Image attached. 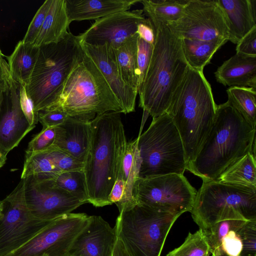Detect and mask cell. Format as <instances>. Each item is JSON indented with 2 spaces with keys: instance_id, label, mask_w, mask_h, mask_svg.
Segmentation results:
<instances>
[{
  "instance_id": "6da1fadb",
  "label": "cell",
  "mask_w": 256,
  "mask_h": 256,
  "mask_svg": "<svg viewBox=\"0 0 256 256\" xmlns=\"http://www.w3.org/2000/svg\"><path fill=\"white\" fill-rule=\"evenodd\" d=\"M120 112H108L90 120V140L84 163L88 202L110 205L108 197L117 179L127 141Z\"/></svg>"
},
{
  "instance_id": "7a4b0ae2",
  "label": "cell",
  "mask_w": 256,
  "mask_h": 256,
  "mask_svg": "<svg viewBox=\"0 0 256 256\" xmlns=\"http://www.w3.org/2000/svg\"><path fill=\"white\" fill-rule=\"evenodd\" d=\"M256 128L228 102L217 105L211 130L186 170L203 180H215L248 152L255 153Z\"/></svg>"
},
{
  "instance_id": "3957f363",
  "label": "cell",
  "mask_w": 256,
  "mask_h": 256,
  "mask_svg": "<svg viewBox=\"0 0 256 256\" xmlns=\"http://www.w3.org/2000/svg\"><path fill=\"white\" fill-rule=\"evenodd\" d=\"M216 106L203 72L189 66L166 111L181 137L186 165L194 159L208 136Z\"/></svg>"
},
{
  "instance_id": "277c9868",
  "label": "cell",
  "mask_w": 256,
  "mask_h": 256,
  "mask_svg": "<svg viewBox=\"0 0 256 256\" xmlns=\"http://www.w3.org/2000/svg\"><path fill=\"white\" fill-rule=\"evenodd\" d=\"M156 41L144 82L138 90L139 106L156 118L166 112L172 95L189 67L184 58L182 39L166 24H153Z\"/></svg>"
},
{
  "instance_id": "5b68a950",
  "label": "cell",
  "mask_w": 256,
  "mask_h": 256,
  "mask_svg": "<svg viewBox=\"0 0 256 256\" xmlns=\"http://www.w3.org/2000/svg\"><path fill=\"white\" fill-rule=\"evenodd\" d=\"M51 108L88 121L108 112H124L104 76L84 50L56 101L48 109Z\"/></svg>"
},
{
  "instance_id": "8992f818",
  "label": "cell",
  "mask_w": 256,
  "mask_h": 256,
  "mask_svg": "<svg viewBox=\"0 0 256 256\" xmlns=\"http://www.w3.org/2000/svg\"><path fill=\"white\" fill-rule=\"evenodd\" d=\"M82 52L78 36L71 32L58 43L40 47L34 68L26 86L36 112L48 109L56 102Z\"/></svg>"
},
{
  "instance_id": "52a82bcc",
  "label": "cell",
  "mask_w": 256,
  "mask_h": 256,
  "mask_svg": "<svg viewBox=\"0 0 256 256\" xmlns=\"http://www.w3.org/2000/svg\"><path fill=\"white\" fill-rule=\"evenodd\" d=\"M190 212L202 230L224 220H256V187L203 180Z\"/></svg>"
},
{
  "instance_id": "ba28073f",
  "label": "cell",
  "mask_w": 256,
  "mask_h": 256,
  "mask_svg": "<svg viewBox=\"0 0 256 256\" xmlns=\"http://www.w3.org/2000/svg\"><path fill=\"white\" fill-rule=\"evenodd\" d=\"M181 215L136 204L120 212L114 228L116 238L130 256H160L168 234Z\"/></svg>"
},
{
  "instance_id": "9c48e42d",
  "label": "cell",
  "mask_w": 256,
  "mask_h": 256,
  "mask_svg": "<svg viewBox=\"0 0 256 256\" xmlns=\"http://www.w3.org/2000/svg\"><path fill=\"white\" fill-rule=\"evenodd\" d=\"M140 158L139 178L184 174L185 152L181 137L166 112L152 118L148 128L138 137Z\"/></svg>"
},
{
  "instance_id": "30bf717a",
  "label": "cell",
  "mask_w": 256,
  "mask_h": 256,
  "mask_svg": "<svg viewBox=\"0 0 256 256\" xmlns=\"http://www.w3.org/2000/svg\"><path fill=\"white\" fill-rule=\"evenodd\" d=\"M197 190L184 174L138 178L133 194L136 204L174 214L190 212Z\"/></svg>"
},
{
  "instance_id": "8fae6325",
  "label": "cell",
  "mask_w": 256,
  "mask_h": 256,
  "mask_svg": "<svg viewBox=\"0 0 256 256\" xmlns=\"http://www.w3.org/2000/svg\"><path fill=\"white\" fill-rule=\"evenodd\" d=\"M51 222L38 220L31 214L21 179L0 201V256H6L22 247Z\"/></svg>"
},
{
  "instance_id": "7c38bea8",
  "label": "cell",
  "mask_w": 256,
  "mask_h": 256,
  "mask_svg": "<svg viewBox=\"0 0 256 256\" xmlns=\"http://www.w3.org/2000/svg\"><path fill=\"white\" fill-rule=\"evenodd\" d=\"M167 26L180 39L228 41L229 30L216 0H188L178 20Z\"/></svg>"
},
{
  "instance_id": "4fadbf2b",
  "label": "cell",
  "mask_w": 256,
  "mask_h": 256,
  "mask_svg": "<svg viewBox=\"0 0 256 256\" xmlns=\"http://www.w3.org/2000/svg\"><path fill=\"white\" fill-rule=\"evenodd\" d=\"M22 180L26 206L38 220H54L88 202L58 187L53 178L34 175Z\"/></svg>"
},
{
  "instance_id": "5bb4252c",
  "label": "cell",
  "mask_w": 256,
  "mask_h": 256,
  "mask_svg": "<svg viewBox=\"0 0 256 256\" xmlns=\"http://www.w3.org/2000/svg\"><path fill=\"white\" fill-rule=\"evenodd\" d=\"M88 218L84 213L62 216L6 256H68L74 240L88 224Z\"/></svg>"
},
{
  "instance_id": "9a60e30c",
  "label": "cell",
  "mask_w": 256,
  "mask_h": 256,
  "mask_svg": "<svg viewBox=\"0 0 256 256\" xmlns=\"http://www.w3.org/2000/svg\"><path fill=\"white\" fill-rule=\"evenodd\" d=\"M0 62L4 98L0 112V150L8 155L34 128L29 124L21 110L19 84L12 78L8 62L2 58Z\"/></svg>"
},
{
  "instance_id": "2e32d148",
  "label": "cell",
  "mask_w": 256,
  "mask_h": 256,
  "mask_svg": "<svg viewBox=\"0 0 256 256\" xmlns=\"http://www.w3.org/2000/svg\"><path fill=\"white\" fill-rule=\"evenodd\" d=\"M145 18L142 10L116 12L96 20L77 36L80 43L96 46L107 44L116 49L136 34L138 24Z\"/></svg>"
},
{
  "instance_id": "e0dca14e",
  "label": "cell",
  "mask_w": 256,
  "mask_h": 256,
  "mask_svg": "<svg viewBox=\"0 0 256 256\" xmlns=\"http://www.w3.org/2000/svg\"><path fill=\"white\" fill-rule=\"evenodd\" d=\"M80 44L84 51L94 62L104 76L122 106L124 114L134 112L138 91L128 86L122 80L115 49L107 44L98 46L84 42Z\"/></svg>"
},
{
  "instance_id": "ac0fdd59",
  "label": "cell",
  "mask_w": 256,
  "mask_h": 256,
  "mask_svg": "<svg viewBox=\"0 0 256 256\" xmlns=\"http://www.w3.org/2000/svg\"><path fill=\"white\" fill-rule=\"evenodd\" d=\"M116 236L114 228L100 216H89L86 226L77 236L69 254L84 256H111Z\"/></svg>"
},
{
  "instance_id": "d6986e66",
  "label": "cell",
  "mask_w": 256,
  "mask_h": 256,
  "mask_svg": "<svg viewBox=\"0 0 256 256\" xmlns=\"http://www.w3.org/2000/svg\"><path fill=\"white\" fill-rule=\"evenodd\" d=\"M54 146L84 162L90 140V121L68 116L55 126Z\"/></svg>"
},
{
  "instance_id": "ffe728a7",
  "label": "cell",
  "mask_w": 256,
  "mask_h": 256,
  "mask_svg": "<svg viewBox=\"0 0 256 256\" xmlns=\"http://www.w3.org/2000/svg\"><path fill=\"white\" fill-rule=\"evenodd\" d=\"M229 30L228 41L237 43L256 26V0H216Z\"/></svg>"
},
{
  "instance_id": "44dd1931",
  "label": "cell",
  "mask_w": 256,
  "mask_h": 256,
  "mask_svg": "<svg viewBox=\"0 0 256 256\" xmlns=\"http://www.w3.org/2000/svg\"><path fill=\"white\" fill-rule=\"evenodd\" d=\"M68 17L73 21L96 20L106 16L128 10L140 0H65Z\"/></svg>"
},
{
  "instance_id": "7402d4cb",
  "label": "cell",
  "mask_w": 256,
  "mask_h": 256,
  "mask_svg": "<svg viewBox=\"0 0 256 256\" xmlns=\"http://www.w3.org/2000/svg\"><path fill=\"white\" fill-rule=\"evenodd\" d=\"M216 80L225 86L256 88V56L236 53L214 72Z\"/></svg>"
},
{
  "instance_id": "603a6c76",
  "label": "cell",
  "mask_w": 256,
  "mask_h": 256,
  "mask_svg": "<svg viewBox=\"0 0 256 256\" xmlns=\"http://www.w3.org/2000/svg\"><path fill=\"white\" fill-rule=\"evenodd\" d=\"M69 22L65 0H50V4L34 46L40 48L58 43L68 34Z\"/></svg>"
},
{
  "instance_id": "cb8c5ba5",
  "label": "cell",
  "mask_w": 256,
  "mask_h": 256,
  "mask_svg": "<svg viewBox=\"0 0 256 256\" xmlns=\"http://www.w3.org/2000/svg\"><path fill=\"white\" fill-rule=\"evenodd\" d=\"M137 144L138 138L127 142L122 160L120 171L125 183V189L121 200L116 204L120 212L136 204L133 191L135 183L139 178L140 162Z\"/></svg>"
},
{
  "instance_id": "d4e9b609",
  "label": "cell",
  "mask_w": 256,
  "mask_h": 256,
  "mask_svg": "<svg viewBox=\"0 0 256 256\" xmlns=\"http://www.w3.org/2000/svg\"><path fill=\"white\" fill-rule=\"evenodd\" d=\"M40 48L20 41L8 58L12 78L20 85L26 86L36 62Z\"/></svg>"
},
{
  "instance_id": "484cf974",
  "label": "cell",
  "mask_w": 256,
  "mask_h": 256,
  "mask_svg": "<svg viewBox=\"0 0 256 256\" xmlns=\"http://www.w3.org/2000/svg\"><path fill=\"white\" fill-rule=\"evenodd\" d=\"M228 41H205L182 39L183 54L188 66L203 72L214 53Z\"/></svg>"
},
{
  "instance_id": "4316f807",
  "label": "cell",
  "mask_w": 256,
  "mask_h": 256,
  "mask_svg": "<svg viewBox=\"0 0 256 256\" xmlns=\"http://www.w3.org/2000/svg\"><path fill=\"white\" fill-rule=\"evenodd\" d=\"M138 35L136 33L115 49L120 75L124 82L138 91V76L136 52Z\"/></svg>"
},
{
  "instance_id": "83f0119b",
  "label": "cell",
  "mask_w": 256,
  "mask_h": 256,
  "mask_svg": "<svg viewBox=\"0 0 256 256\" xmlns=\"http://www.w3.org/2000/svg\"><path fill=\"white\" fill-rule=\"evenodd\" d=\"M216 180L223 183L256 187L255 153L248 152L230 166Z\"/></svg>"
},
{
  "instance_id": "f1b7e54d",
  "label": "cell",
  "mask_w": 256,
  "mask_h": 256,
  "mask_svg": "<svg viewBox=\"0 0 256 256\" xmlns=\"http://www.w3.org/2000/svg\"><path fill=\"white\" fill-rule=\"evenodd\" d=\"M187 0H142L143 12L153 24H166L176 22L182 16Z\"/></svg>"
},
{
  "instance_id": "f546056e",
  "label": "cell",
  "mask_w": 256,
  "mask_h": 256,
  "mask_svg": "<svg viewBox=\"0 0 256 256\" xmlns=\"http://www.w3.org/2000/svg\"><path fill=\"white\" fill-rule=\"evenodd\" d=\"M53 146L43 152L25 156L21 179L30 176L54 178L60 173L57 167Z\"/></svg>"
},
{
  "instance_id": "4dcf8cb0",
  "label": "cell",
  "mask_w": 256,
  "mask_h": 256,
  "mask_svg": "<svg viewBox=\"0 0 256 256\" xmlns=\"http://www.w3.org/2000/svg\"><path fill=\"white\" fill-rule=\"evenodd\" d=\"M227 102L253 128L256 126V90L252 88L230 87Z\"/></svg>"
},
{
  "instance_id": "1f68e13d",
  "label": "cell",
  "mask_w": 256,
  "mask_h": 256,
  "mask_svg": "<svg viewBox=\"0 0 256 256\" xmlns=\"http://www.w3.org/2000/svg\"><path fill=\"white\" fill-rule=\"evenodd\" d=\"M210 248L204 230L200 228L189 232L184 242L170 252L166 256H206L210 254Z\"/></svg>"
},
{
  "instance_id": "d6a6232c",
  "label": "cell",
  "mask_w": 256,
  "mask_h": 256,
  "mask_svg": "<svg viewBox=\"0 0 256 256\" xmlns=\"http://www.w3.org/2000/svg\"><path fill=\"white\" fill-rule=\"evenodd\" d=\"M60 188L88 201L86 177L83 169L62 172L53 178Z\"/></svg>"
},
{
  "instance_id": "836d02e7",
  "label": "cell",
  "mask_w": 256,
  "mask_h": 256,
  "mask_svg": "<svg viewBox=\"0 0 256 256\" xmlns=\"http://www.w3.org/2000/svg\"><path fill=\"white\" fill-rule=\"evenodd\" d=\"M246 222L238 220H224L214 224L207 230H203L210 248V253L220 247L222 238L230 230L236 232Z\"/></svg>"
},
{
  "instance_id": "e575fe53",
  "label": "cell",
  "mask_w": 256,
  "mask_h": 256,
  "mask_svg": "<svg viewBox=\"0 0 256 256\" xmlns=\"http://www.w3.org/2000/svg\"><path fill=\"white\" fill-rule=\"evenodd\" d=\"M55 127L42 128L29 142L25 156L46 150L54 146L55 140Z\"/></svg>"
},
{
  "instance_id": "d590c367",
  "label": "cell",
  "mask_w": 256,
  "mask_h": 256,
  "mask_svg": "<svg viewBox=\"0 0 256 256\" xmlns=\"http://www.w3.org/2000/svg\"><path fill=\"white\" fill-rule=\"evenodd\" d=\"M154 45L150 44L139 36L138 39L136 62L138 76V90L142 86L150 62Z\"/></svg>"
},
{
  "instance_id": "8d00e7d4",
  "label": "cell",
  "mask_w": 256,
  "mask_h": 256,
  "mask_svg": "<svg viewBox=\"0 0 256 256\" xmlns=\"http://www.w3.org/2000/svg\"><path fill=\"white\" fill-rule=\"evenodd\" d=\"M236 233L242 243L240 256H256V220L247 222Z\"/></svg>"
},
{
  "instance_id": "74e56055",
  "label": "cell",
  "mask_w": 256,
  "mask_h": 256,
  "mask_svg": "<svg viewBox=\"0 0 256 256\" xmlns=\"http://www.w3.org/2000/svg\"><path fill=\"white\" fill-rule=\"evenodd\" d=\"M50 0H46L40 6L31 21L22 40L26 44H33L41 30L48 10Z\"/></svg>"
},
{
  "instance_id": "f35d334b",
  "label": "cell",
  "mask_w": 256,
  "mask_h": 256,
  "mask_svg": "<svg viewBox=\"0 0 256 256\" xmlns=\"http://www.w3.org/2000/svg\"><path fill=\"white\" fill-rule=\"evenodd\" d=\"M18 96L21 110L29 124L34 128L38 122V113L34 110L33 102L26 92V86L19 84Z\"/></svg>"
},
{
  "instance_id": "ab89813d",
  "label": "cell",
  "mask_w": 256,
  "mask_h": 256,
  "mask_svg": "<svg viewBox=\"0 0 256 256\" xmlns=\"http://www.w3.org/2000/svg\"><path fill=\"white\" fill-rule=\"evenodd\" d=\"M68 116L58 108H51L38 112V120L42 128L55 127L63 123Z\"/></svg>"
},
{
  "instance_id": "60d3db41",
  "label": "cell",
  "mask_w": 256,
  "mask_h": 256,
  "mask_svg": "<svg viewBox=\"0 0 256 256\" xmlns=\"http://www.w3.org/2000/svg\"><path fill=\"white\" fill-rule=\"evenodd\" d=\"M54 156L56 164L60 172L80 170L84 168V162L72 157L55 147Z\"/></svg>"
},
{
  "instance_id": "b9f144b4",
  "label": "cell",
  "mask_w": 256,
  "mask_h": 256,
  "mask_svg": "<svg viewBox=\"0 0 256 256\" xmlns=\"http://www.w3.org/2000/svg\"><path fill=\"white\" fill-rule=\"evenodd\" d=\"M220 248L229 256H240L242 249V243L239 236L230 230L222 239Z\"/></svg>"
},
{
  "instance_id": "7bdbcfd3",
  "label": "cell",
  "mask_w": 256,
  "mask_h": 256,
  "mask_svg": "<svg viewBox=\"0 0 256 256\" xmlns=\"http://www.w3.org/2000/svg\"><path fill=\"white\" fill-rule=\"evenodd\" d=\"M236 51L243 55L256 56V26L237 43Z\"/></svg>"
},
{
  "instance_id": "ee69618b",
  "label": "cell",
  "mask_w": 256,
  "mask_h": 256,
  "mask_svg": "<svg viewBox=\"0 0 256 256\" xmlns=\"http://www.w3.org/2000/svg\"><path fill=\"white\" fill-rule=\"evenodd\" d=\"M136 33L138 36L148 43L154 45L156 32L154 27L148 18H145L137 27Z\"/></svg>"
},
{
  "instance_id": "f6af8a7d",
  "label": "cell",
  "mask_w": 256,
  "mask_h": 256,
  "mask_svg": "<svg viewBox=\"0 0 256 256\" xmlns=\"http://www.w3.org/2000/svg\"><path fill=\"white\" fill-rule=\"evenodd\" d=\"M125 189V183L122 180L120 169L117 179L112 189L108 200L110 204L118 203L122 200Z\"/></svg>"
},
{
  "instance_id": "bcb514c9",
  "label": "cell",
  "mask_w": 256,
  "mask_h": 256,
  "mask_svg": "<svg viewBox=\"0 0 256 256\" xmlns=\"http://www.w3.org/2000/svg\"><path fill=\"white\" fill-rule=\"evenodd\" d=\"M111 256H130L122 242L117 238Z\"/></svg>"
},
{
  "instance_id": "7dc6e473",
  "label": "cell",
  "mask_w": 256,
  "mask_h": 256,
  "mask_svg": "<svg viewBox=\"0 0 256 256\" xmlns=\"http://www.w3.org/2000/svg\"><path fill=\"white\" fill-rule=\"evenodd\" d=\"M6 156L7 155L0 150V168L2 167L5 164L6 160Z\"/></svg>"
},
{
  "instance_id": "c3c4849f",
  "label": "cell",
  "mask_w": 256,
  "mask_h": 256,
  "mask_svg": "<svg viewBox=\"0 0 256 256\" xmlns=\"http://www.w3.org/2000/svg\"><path fill=\"white\" fill-rule=\"evenodd\" d=\"M4 98V83L2 86H0V112Z\"/></svg>"
},
{
  "instance_id": "681fc988",
  "label": "cell",
  "mask_w": 256,
  "mask_h": 256,
  "mask_svg": "<svg viewBox=\"0 0 256 256\" xmlns=\"http://www.w3.org/2000/svg\"><path fill=\"white\" fill-rule=\"evenodd\" d=\"M218 249L214 250L212 252V256H218Z\"/></svg>"
},
{
  "instance_id": "f907efd6",
  "label": "cell",
  "mask_w": 256,
  "mask_h": 256,
  "mask_svg": "<svg viewBox=\"0 0 256 256\" xmlns=\"http://www.w3.org/2000/svg\"><path fill=\"white\" fill-rule=\"evenodd\" d=\"M68 256H84L82 254L78 252L70 254Z\"/></svg>"
},
{
  "instance_id": "816d5d0a",
  "label": "cell",
  "mask_w": 256,
  "mask_h": 256,
  "mask_svg": "<svg viewBox=\"0 0 256 256\" xmlns=\"http://www.w3.org/2000/svg\"><path fill=\"white\" fill-rule=\"evenodd\" d=\"M2 56H3V54H2V51L0 49V59L2 58Z\"/></svg>"
},
{
  "instance_id": "f5cc1de1",
  "label": "cell",
  "mask_w": 256,
  "mask_h": 256,
  "mask_svg": "<svg viewBox=\"0 0 256 256\" xmlns=\"http://www.w3.org/2000/svg\"><path fill=\"white\" fill-rule=\"evenodd\" d=\"M206 256H210V254H207Z\"/></svg>"
}]
</instances>
